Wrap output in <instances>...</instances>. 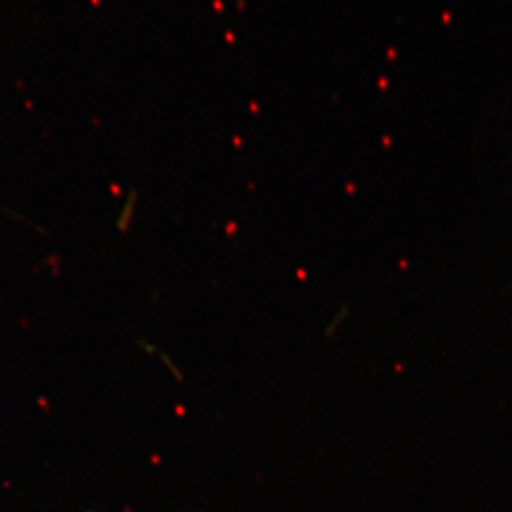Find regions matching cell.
I'll return each mask as SVG.
<instances>
[{"label": "cell", "mask_w": 512, "mask_h": 512, "mask_svg": "<svg viewBox=\"0 0 512 512\" xmlns=\"http://www.w3.org/2000/svg\"><path fill=\"white\" fill-rule=\"evenodd\" d=\"M348 315H350L348 308H341L340 311H336V315L331 318L330 325L326 326V338H331V336L336 335L340 331L341 325L348 320Z\"/></svg>", "instance_id": "1"}]
</instances>
